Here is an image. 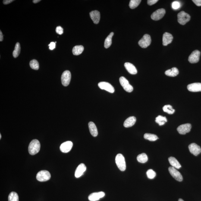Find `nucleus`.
I'll list each match as a JSON object with an SVG mask.
<instances>
[{
  "label": "nucleus",
  "instance_id": "30",
  "mask_svg": "<svg viewBox=\"0 0 201 201\" xmlns=\"http://www.w3.org/2000/svg\"><path fill=\"white\" fill-rule=\"evenodd\" d=\"M20 44L19 42L16 44L15 49L13 52V56L14 58H17L18 56L20 53Z\"/></svg>",
  "mask_w": 201,
  "mask_h": 201
},
{
  "label": "nucleus",
  "instance_id": "35",
  "mask_svg": "<svg viewBox=\"0 0 201 201\" xmlns=\"http://www.w3.org/2000/svg\"><path fill=\"white\" fill-rule=\"evenodd\" d=\"M148 178L152 179L155 178L156 175V172L153 170L150 169L148 170L146 172Z\"/></svg>",
  "mask_w": 201,
  "mask_h": 201
},
{
  "label": "nucleus",
  "instance_id": "1",
  "mask_svg": "<svg viewBox=\"0 0 201 201\" xmlns=\"http://www.w3.org/2000/svg\"><path fill=\"white\" fill-rule=\"evenodd\" d=\"M40 143L39 140L34 139L31 141L29 146V153L32 155L36 154L40 150Z\"/></svg>",
  "mask_w": 201,
  "mask_h": 201
},
{
  "label": "nucleus",
  "instance_id": "26",
  "mask_svg": "<svg viewBox=\"0 0 201 201\" xmlns=\"http://www.w3.org/2000/svg\"><path fill=\"white\" fill-rule=\"evenodd\" d=\"M114 33L111 32L105 39V47L106 48H110L112 44V39Z\"/></svg>",
  "mask_w": 201,
  "mask_h": 201
},
{
  "label": "nucleus",
  "instance_id": "37",
  "mask_svg": "<svg viewBox=\"0 0 201 201\" xmlns=\"http://www.w3.org/2000/svg\"><path fill=\"white\" fill-rule=\"evenodd\" d=\"M56 31L57 33L59 35H61L64 33V29L61 26L57 27Z\"/></svg>",
  "mask_w": 201,
  "mask_h": 201
},
{
  "label": "nucleus",
  "instance_id": "31",
  "mask_svg": "<svg viewBox=\"0 0 201 201\" xmlns=\"http://www.w3.org/2000/svg\"><path fill=\"white\" fill-rule=\"evenodd\" d=\"M163 110L164 112L169 114H172L174 113L175 111V110L173 109L172 106L170 105H165L163 107Z\"/></svg>",
  "mask_w": 201,
  "mask_h": 201
},
{
  "label": "nucleus",
  "instance_id": "27",
  "mask_svg": "<svg viewBox=\"0 0 201 201\" xmlns=\"http://www.w3.org/2000/svg\"><path fill=\"white\" fill-rule=\"evenodd\" d=\"M167 120L166 117L162 116V115H158L156 118L155 122L158 123L159 126H162L165 124V123L167 122Z\"/></svg>",
  "mask_w": 201,
  "mask_h": 201
},
{
  "label": "nucleus",
  "instance_id": "38",
  "mask_svg": "<svg viewBox=\"0 0 201 201\" xmlns=\"http://www.w3.org/2000/svg\"><path fill=\"white\" fill-rule=\"evenodd\" d=\"M48 45L49 46V49L50 50H53L56 48V43L55 42H51Z\"/></svg>",
  "mask_w": 201,
  "mask_h": 201
},
{
  "label": "nucleus",
  "instance_id": "24",
  "mask_svg": "<svg viewBox=\"0 0 201 201\" xmlns=\"http://www.w3.org/2000/svg\"><path fill=\"white\" fill-rule=\"evenodd\" d=\"M179 74L178 69L174 67L173 68L166 70L165 72V74L169 77H175Z\"/></svg>",
  "mask_w": 201,
  "mask_h": 201
},
{
  "label": "nucleus",
  "instance_id": "36",
  "mask_svg": "<svg viewBox=\"0 0 201 201\" xmlns=\"http://www.w3.org/2000/svg\"><path fill=\"white\" fill-rule=\"evenodd\" d=\"M180 4L179 2H177V1H175L172 3V8L173 9L177 10L180 8Z\"/></svg>",
  "mask_w": 201,
  "mask_h": 201
},
{
  "label": "nucleus",
  "instance_id": "14",
  "mask_svg": "<svg viewBox=\"0 0 201 201\" xmlns=\"http://www.w3.org/2000/svg\"><path fill=\"white\" fill-rule=\"evenodd\" d=\"M189 148L190 152L197 156L201 152V148L196 143H192L189 145Z\"/></svg>",
  "mask_w": 201,
  "mask_h": 201
},
{
  "label": "nucleus",
  "instance_id": "13",
  "mask_svg": "<svg viewBox=\"0 0 201 201\" xmlns=\"http://www.w3.org/2000/svg\"><path fill=\"white\" fill-rule=\"evenodd\" d=\"M73 143L71 141H67L61 144L60 146V150L63 153H67L71 150L73 146Z\"/></svg>",
  "mask_w": 201,
  "mask_h": 201
},
{
  "label": "nucleus",
  "instance_id": "43",
  "mask_svg": "<svg viewBox=\"0 0 201 201\" xmlns=\"http://www.w3.org/2000/svg\"><path fill=\"white\" fill-rule=\"evenodd\" d=\"M40 0H34V1H33V2L34 3L36 4L40 2Z\"/></svg>",
  "mask_w": 201,
  "mask_h": 201
},
{
  "label": "nucleus",
  "instance_id": "32",
  "mask_svg": "<svg viewBox=\"0 0 201 201\" xmlns=\"http://www.w3.org/2000/svg\"><path fill=\"white\" fill-rule=\"evenodd\" d=\"M8 201H19L18 194L15 192H12L8 196Z\"/></svg>",
  "mask_w": 201,
  "mask_h": 201
},
{
  "label": "nucleus",
  "instance_id": "28",
  "mask_svg": "<svg viewBox=\"0 0 201 201\" xmlns=\"http://www.w3.org/2000/svg\"><path fill=\"white\" fill-rule=\"evenodd\" d=\"M144 138L145 139L150 141H155L158 139V136L156 135L148 133H145L144 135Z\"/></svg>",
  "mask_w": 201,
  "mask_h": 201
},
{
  "label": "nucleus",
  "instance_id": "41",
  "mask_svg": "<svg viewBox=\"0 0 201 201\" xmlns=\"http://www.w3.org/2000/svg\"><path fill=\"white\" fill-rule=\"evenodd\" d=\"M14 1L13 0H5V1H3V3L5 5H7V4L11 3Z\"/></svg>",
  "mask_w": 201,
  "mask_h": 201
},
{
  "label": "nucleus",
  "instance_id": "42",
  "mask_svg": "<svg viewBox=\"0 0 201 201\" xmlns=\"http://www.w3.org/2000/svg\"><path fill=\"white\" fill-rule=\"evenodd\" d=\"M3 40V36L2 33L1 31H0V41L2 42Z\"/></svg>",
  "mask_w": 201,
  "mask_h": 201
},
{
  "label": "nucleus",
  "instance_id": "5",
  "mask_svg": "<svg viewBox=\"0 0 201 201\" xmlns=\"http://www.w3.org/2000/svg\"><path fill=\"white\" fill-rule=\"evenodd\" d=\"M151 39L149 34L144 35L143 37L139 41L138 44L142 48H146L151 45Z\"/></svg>",
  "mask_w": 201,
  "mask_h": 201
},
{
  "label": "nucleus",
  "instance_id": "7",
  "mask_svg": "<svg viewBox=\"0 0 201 201\" xmlns=\"http://www.w3.org/2000/svg\"><path fill=\"white\" fill-rule=\"evenodd\" d=\"M71 75L69 70H66L62 73L61 77L62 84L64 86H67L69 84L71 80Z\"/></svg>",
  "mask_w": 201,
  "mask_h": 201
},
{
  "label": "nucleus",
  "instance_id": "2",
  "mask_svg": "<svg viewBox=\"0 0 201 201\" xmlns=\"http://www.w3.org/2000/svg\"><path fill=\"white\" fill-rule=\"evenodd\" d=\"M115 161L119 169L122 171H124L126 169V164L125 160L123 155L118 154L116 156Z\"/></svg>",
  "mask_w": 201,
  "mask_h": 201
},
{
  "label": "nucleus",
  "instance_id": "22",
  "mask_svg": "<svg viewBox=\"0 0 201 201\" xmlns=\"http://www.w3.org/2000/svg\"><path fill=\"white\" fill-rule=\"evenodd\" d=\"M88 127L91 134L94 137H96L97 136L98 134L97 129L95 123L93 122H89L88 123Z\"/></svg>",
  "mask_w": 201,
  "mask_h": 201
},
{
  "label": "nucleus",
  "instance_id": "34",
  "mask_svg": "<svg viewBox=\"0 0 201 201\" xmlns=\"http://www.w3.org/2000/svg\"><path fill=\"white\" fill-rule=\"evenodd\" d=\"M30 65L31 67L33 69L37 70L39 68V62L37 60L34 59L30 61Z\"/></svg>",
  "mask_w": 201,
  "mask_h": 201
},
{
  "label": "nucleus",
  "instance_id": "40",
  "mask_svg": "<svg viewBox=\"0 0 201 201\" xmlns=\"http://www.w3.org/2000/svg\"><path fill=\"white\" fill-rule=\"evenodd\" d=\"M197 6L200 7L201 6V0H193L192 1Z\"/></svg>",
  "mask_w": 201,
  "mask_h": 201
},
{
  "label": "nucleus",
  "instance_id": "20",
  "mask_svg": "<svg viewBox=\"0 0 201 201\" xmlns=\"http://www.w3.org/2000/svg\"><path fill=\"white\" fill-rule=\"evenodd\" d=\"M124 67L126 69L130 74L135 75L137 72V69L135 66L131 63L126 62L124 64Z\"/></svg>",
  "mask_w": 201,
  "mask_h": 201
},
{
  "label": "nucleus",
  "instance_id": "17",
  "mask_svg": "<svg viewBox=\"0 0 201 201\" xmlns=\"http://www.w3.org/2000/svg\"><path fill=\"white\" fill-rule=\"evenodd\" d=\"M187 89L192 92H201V83H194L188 85Z\"/></svg>",
  "mask_w": 201,
  "mask_h": 201
},
{
  "label": "nucleus",
  "instance_id": "39",
  "mask_svg": "<svg viewBox=\"0 0 201 201\" xmlns=\"http://www.w3.org/2000/svg\"><path fill=\"white\" fill-rule=\"evenodd\" d=\"M158 0H148L147 3L148 5H152L158 2Z\"/></svg>",
  "mask_w": 201,
  "mask_h": 201
},
{
  "label": "nucleus",
  "instance_id": "18",
  "mask_svg": "<svg viewBox=\"0 0 201 201\" xmlns=\"http://www.w3.org/2000/svg\"><path fill=\"white\" fill-rule=\"evenodd\" d=\"M173 39V36L171 34L167 32L164 33L163 36V45L164 46H167L168 44L171 43L172 42Z\"/></svg>",
  "mask_w": 201,
  "mask_h": 201
},
{
  "label": "nucleus",
  "instance_id": "44",
  "mask_svg": "<svg viewBox=\"0 0 201 201\" xmlns=\"http://www.w3.org/2000/svg\"><path fill=\"white\" fill-rule=\"evenodd\" d=\"M178 201H184L182 199H179Z\"/></svg>",
  "mask_w": 201,
  "mask_h": 201
},
{
  "label": "nucleus",
  "instance_id": "25",
  "mask_svg": "<svg viewBox=\"0 0 201 201\" xmlns=\"http://www.w3.org/2000/svg\"><path fill=\"white\" fill-rule=\"evenodd\" d=\"M84 50V47L83 45H76L73 48L72 53L74 55H80Z\"/></svg>",
  "mask_w": 201,
  "mask_h": 201
},
{
  "label": "nucleus",
  "instance_id": "3",
  "mask_svg": "<svg viewBox=\"0 0 201 201\" xmlns=\"http://www.w3.org/2000/svg\"><path fill=\"white\" fill-rule=\"evenodd\" d=\"M50 178V174L47 170H42L37 174V180L39 181H46L49 180Z\"/></svg>",
  "mask_w": 201,
  "mask_h": 201
},
{
  "label": "nucleus",
  "instance_id": "19",
  "mask_svg": "<svg viewBox=\"0 0 201 201\" xmlns=\"http://www.w3.org/2000/svg\"><path fill=\"white\" fill-rule=\"evenodd\" d=\"M90 16L94 23L95 24H98L99 23L100 19V14L98 11H94L90 13Z\"/></svg>",
  "mask_w": 201,
  "mask_h": 201
},
{
  "label": "nucleus",
  "instance_id": "29",
  "mask_svg": "<svg viewBox=\"0 0 201 201\" xmlns=\"http://www.w3.org/2000/svg\"><path fill=\"white\" fill-rule=\"evenodd\" d=\"M137 159L139 162L141 163H145L148 161V157L146 154L142 153L138 155Z\"/></svg>",
  "mask_w": 201,
  "mask_h": 201
},
{
  "label": "nucleus",
  "instance_id": "21",
  "mask_svg": "<svg viewBox=\"0 0 201 201\" xmlns=\"http://www.w3.org/2000/svg\"><path fill=\"white\" fill-rule=\"evenodd\" d=\"M136 119L134 116L129 117L125 121L124 123V126L126 128H128L132 126L135 123Z\"/></svg>",
  "mask_w": 201,
  "mask_h": 201
},
{
  "label": "nucleus",
  "instance_id": "8",
  "mask_svg": "<svg viewBox=\"0 0 201 201\" xmlns=\"http://www.w3.org/2000/svg\"><path fill=\"white\" fill-rule=\"evenodd\" d=\"M168 170L170 174L175 179L179 182L183 181L182 175L178 170L176 169V168L172 167H171L169 168Z\"/></svg>",
  "mask_w": 201,
  "mask_h": 201
},
{
  "label": "nucleus",
  "instance_id": "16",
  "mask_svg": "<svg viewBox=\"0 0 201 201\" xmlns=\"http://www.w3.org/2000/svg\"><path fill=\"white\" fill-rule=\"evenodd\" d=\"M86 165L83 163L80 164L76 169L75 172V177L77 178L81 177L86 171Z\"/></svg>",
  "mask_w": 201,
  "mask_h": 201
},
{
  "label": "nucleus",
  "instance_id": "11",
  "mask_svg": "<svg viewBox=\"0 0 201 201\" xmlns=\"http://www.w3.org/2000/svg\"><path fill=\"white\" fill-rule=\"evenodd\" d=\"M200 52L198 50H195L192 52L189 56V61L191 64H196L199 61Z\"/></svg>",
  "mask_w": 201,
  "mask_h": 201
},
{
  "label": "nucleus",
  "instance_id": "33",
  "mask_svg": "<svg viewBox=\"0 0 201 201\" xmlns=\"http://www.w3.org/2000/svg\"><path fill=\"white\" fill-rule=\"evenodd\" d=\"M141 2V0H131L129 5L130 8L132 9H134L138 6Z\"/></svg>",
  "mask_w": 201,
  "mask_h": 201
},
{
  "label": "nucleus",
  "instance_id": "4",
  "mask_svg": "<svg viewBox=\"0 0 201 201\" xmlns=\"http://www.w3.org/2000/svg\"><path fill=\"white\" fill-rule=\"evenodd\" d=\"M178 21L180 24L184 25L190 21L191 17L190 15L184 11H181L179 13L178 15Z\"/></svg>",
  "mask_w": 201,
  "mask_h": 201
},
{
  "label": "nucleus",
  "instance_id": "10",
  "mask_svg": "<svg viewBox=\"0 0 201 201\" xmlns=\"http://www.w3.org/2000/svg\"><path fill=\"white\" fill-rule=\"evenodd\" d=\"M165 12V10L164 9H159L157 10L152 14L151 18L153 20H159L164 17Z\"/></svg>",
  "mask_w": 201,
  "mask_h": 201
},
{
  "label": "nucleus",
  "instance_id": "45",
  "mask_svg": "<svg viewBox=\"0 0 201 201\" xmlns=\"http://www.w3.org/2000/svg\"><path fill=\"white\" fill-rule=\"evenodd\" d=\"M1 137H2V136H1V134H0V139H1Z\"/></svg>",
  "mask_w": 201,
  "mask_h": 201
},
{
  "label": "nucleus",
  "instance_id": "6",
  "mask_svg": "<svg viewBox=\"0 0 201 201\" xmlns=\"http://www.w3.org/2000/svg\"><path fill=\"white\" fill-rule=\"evenodd\" d=\"M119 81L125 91L128 92H131L133 90L132 86L129 83L128 80L125 77H121L119 79Z\"/></svg>",
  "mask_w": 201,
  "mask_h": 201
},
{
  "label": "nucleus",
  "instance_id": "9",
  "mask_svg": "<svg viewBox=\"0 0 201 201\" xmlns=\"http://www.w3.org/2000/svg\"><path fill=\"white\" fill-rule=\"evenodd\" d=\"M98 86L101 89L106 91L110 93H113L115 91L113 86L107 82H100L98 83Z\"/></svg>",
  "mask_w": 201,
  "mask_h": 201
},
{
  "label": "nucleus",
  "instance_id": "15",
  "mask_svg": "<svg viewBox=\"0 0 201 201\" xmlns=\"http://www.w3.org/2000/svg\"><path fill=\"white\" fill-rule=\"evenodd\" d=\"M105 194L103 191L95 192L89 195L88 199L90 201H97L99 200L101 198L105 196Z\"/></svg>",
  "mask_w": 201,
  "mask_h": 201
},
{
  "label": "nucleus",
  "instance_id": "23",
  "mask_svg": "<svg viewBox=\"0 0 201 201\" xmlns=\"http://www.w3.org/2000/svg\"><path fill=\"white\" fill-rule=\"evenodd\" d=\"M168 160L170 164L174 168L177 169L181 168V165L175 158L173 157H170L168 158Z\"/></svg>",
  "mask_w": 201,
  "mask_h": 201
},
{
  "label": "nucleus",
  "instance_id": "12",
  "mask_svg": "<svg viewBox=\"0 0 201 201\" xmlns=\"http://www.w3.org/2000/svg\"><path fill=\"white\" fill-rule=\"evenodd\" d=\"M191 128V124L190 123H186L180 126L177 128V130L180 134H185L190 131Z\"/></svg>",
  "mask_w": 201,
  "mask_h": 201
}]
</instances>
